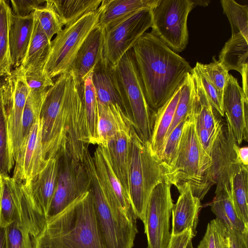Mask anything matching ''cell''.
Segmentation results:
<instances>
[{"label": "cell", "mask_w": 248, "mask_h": 248, "mask_svg": "<svg viewBox=\"0 0 248 248\" xmlns=\"http://www.w3.org/2000/svg\"><path fill=\"white\" fill-rule=\"evenodd\" d=\"M39 122L46 161L65 154L82 162L90 141L79 87L71 71L59 76L46 92Z\"/></svg>", "instance_id": "1"}, {"label": "cell", "mask_w": 248, "mask_h": 248, "mask_svg": "<svg viewBox=\"0 0 248 248\" xmlns=\"http://www.w3.org/2000/svg\"><path fill=\"white\" fill-rule=\"evenodd\" d=\"M147 103L154 111L164 105L192 68L152 32H145L132 47Z\"/></svg>", "instance_id": "2"}, {"label": "cell", "mask_w": 248, "mask_h": 248, "mask_svg": "<svg viewBox=\"0 0 248 248\" xmlns=\"http://www.w3.org/2000/svg\"><path fill=\"white\" fill-rule=\"evenodd\" d=\"M31 239L33 248H106L90 190L48 219Z\"/></svg>", "instance_id": "3"}, {"label": "cell", "mask_w": 248, "mask_h": 248, "mask_svg": "<svg viewBox=\"0 0 248 248\" xmlns=\"http://www.w3.org/2000/svg\"><path fill=\"white\" fill-rule=\"evenodd\" d=\"M213 165L211 156L199 142L190 113L184 124L175 155L168 165L163 166L165 179L179 193L188 185L193 195L201 201L216 184Z\"/></svg>", "instance_id": "4"}, {"label": "cell", "mask_w": 248, "mask_h": 248, "mask_svg": "<svg viewBox=\"0 0 248 248\" xmlns=\"http://www.w3.org/2000/svg\"><path fill=\"white\" fill-rule=\"evenodd\" d=\"M162 163L133 127L130 138L129 197L137 218L143 223L151 192L166 180Z\"/></svg>", "instance_id": "5"}, {"label": "cell", "mask_w": 248, "mask_h": 248, "mask_svg": "<svg viewBox=\"0 0 248 248\" xmlns=\"http://www.w3.org/2000/svg\"><path fill=\"white\" fill-rule=\"evenodd\" d=\"M114 69L125 114L140 138L149 143L155 112L147 103L132 48L123 56Z\"/></svg>", "instance_id": "6"}, {"label": "cell", "mask_w": 248, "mask_h": 248, "mask_svg": "<svg viewBox=\"0 0 248 248\" xmlns=\"http://www.w3.org/2000/svg\"><path fill=\"white\" fill-rule=\"evenodd\" d=\"M90 179L96 217L106 248H133L138 232L137 223L123 220L112 212L88 149L82 161Z\"/></svg>", "instance_id": "7"}, {"label": "cell", "mask_w": 248, "mask_h": 248, "mask_svg": "<svg viewBox=\"0 0 248 248\" xmlns=\"http://www.w3.org/2000/svg\"><path fill=\"white\" fill-rule=\"evenodd\" d=\"M99 7L87 13L72 24L65 27L51 41L50 49L43 73L48 78L70 71L76 56L90 32L97 25Z\"/></svg>", "instance_id": "8"}, {"label": "cell", "mask_w": 248, "mask_h": 248, "mask_svg": "<svg viewBox=\"0 0 248 248\" xmlns=\"http://www.w3.org/2000/svg\"><path fill=\"white\" fill-rule=\"evenodd\" d=\"M152 10L145 8L134 12L104 29L103 58L112 67L115 68L123 56L152 27Z\"/></svg>", "instance_id": "9"}, {"label": "cell", "mask_w": 248, "mask_h": 248, "mask_svg": "<svg viewBox=\"0 0 248 248\" xmlns=\"http://www.w3.org/2000/svg\"><path fill=\"white\" fill-rule=\"evenodd\" d=\"M194 0H161L153 9L151 32L174 52H181L188 40L187 17Z\"/></svg>", "instance_id": "10"}, {"label": "cell", "mask_w": 248, "mask_h": 248, "mask_svg": "<svg viewBox=\"0 0 248 248\" xmlns=\"http://www.w3.org/2000/svg\"><path fill=\"white\" fill-rule=\"evenodd\" d=\"M0 81L7 119L10 144L15 163L22 143V118L30 89L21 66Z\"/></svg>", "instance_id": "11"}, {"label": "cell", "mask_w": 248, "mask_h": 248, "mask_svg": "<svg viewBox=\"0 0 248 248\" xmlns=\"http://www.w3.org/2000/svg\"><path fill=\"white\" fill-rule=\"evenodd\" d=\"M171 185L167 180L153 189L148 201L143 223L147 248H168L171 238L170 220L173 203Z\"/></svg>", "instance_id": "12"}, {"label": "cell", "mask_w": 248, "mask_h": 248, "mask_svg": "<svg viewBox=\"0 0 248 248\" xmlns=\"http://www.w3.org/2000/svg\"><path fill=\"white\" fill-rule=\"evenodd\" d=\"M90 186V179L82 162L65 154L59 157L57 185L47 220L89 191Z\"/></svg>", "instance_id": "13"}, {"label": "cell", "mask_w": 248, "mask_h": 248, "mask_svg": "<svg viewBox=\"0 0 248 248\" xmlns=\"http://www.w3.org/2000/svg\"><path fill=\"white\" fill-rule=\"evenodd\" d=\"M93 158L112 212L123 220L137 223V217L130 197L112 168L106 148L97 146Z\"/></svg>", "instance_id": "14"}, {"label": "cell", "mask_w": 248, "mask_h": 248, "mask_svg": "<svg viewBox=\"0 0 248 248\" xmlns=\"http://www.w3.org/2000/svg\"><path fill=\"white\" fill-rule=\"evenodd\" d=\"M223 108L237 145L248 138V97L244 94L238 81L232 75L224 88Z\"/></svg>", "instance_id": "15"}, {"label": "cell", "mask_w": 248, "mask_h": 248, "mask_svg": "<svg viewBox=\"0 0 248 248\" xmlns=\"http://www.w3.org/2000/svg\"><path fill=\"white\" fill-rule=\"evenodd\" d=\"M47 161L43 155L42 131L39 120L33 125L28 136L21 144L15 163L13 178L16 181L28 183L44 168Z\"/></svg>", "instance_id": "16"}, {"label": "cell", "mask_w": 248, "mask_h": 248, "mask_svg": "<svg viewBox=\"0 0 248 248\" xmlns=\"http://www.w3.org/2000/svg\"><path fill=\"white\" fill-rule=\"evenodd\" d=\"M104 29L96 26L78 50L70 71L80 87L87 76L103 59Z\"/></svg>", "instance_id": "17"}, {"label": "cell", "mask_w": 248, "mask_h": 248, "mask_svg": "<svg viewBox=\"0 0 248 248\" xmlns=\"http://www.w3.org/2000/svg\"><path fill=\"white\" fill-rule=\"evenodd\" d=\"M133 127L132 123H129L104 147L115 174L129 196L130 138Z\"/></svg>", "instance_id": "18"}, {"label": "cell", "mask_w": 248, "mask_h": 248, "mask_svg": "<svg viewBox=\"0 0 248 248\" xmlns=\"http://www.w3.org/2000/svg\"><path fill=\"white\" fill-rule=\"evenodd\" d=\"M202 208L201 200L194 196L189 186L186 185L172 208L171 235L182 233L190 229L193 237L197 233L199 214Z\"/></svg>", "instance_id": "19"}, {"label": "cell", "mask_w": 248, "mask_h": 248, "mask_svg": "<svg viewBox=\"0 0 248 248\" xmlns=\"http://www.w3.org/2000/svg\"><path fill=\"white\" fill-rule=\"evenodd\" d=\"M34 25L33 13L24 17L9 16V46L12 66L21 65L26 56L32 36Z\"/></svg>", "instance_id": "20"}, {"label": "cell", "mask_w": 248, "mask_h": 248, "mask_svg": "<svg viewBox=\"0 0 248 248\" xmlns=\"http://www.w3.org/2000/svg\"><path fill=\"white\" fill-rule=\"evenodd\" d=\"M232 177L226 176L218 179L215 196L209 204L211 210L228 229H234L244 232H248L247 226L238 216L231 196Z\"/></svg>", "instance_id": "21"}, {"label": "cell", "mask_w": 248, "mask_h": 248, "mask_svg": "<svg viewBox=\"0 0 248 248\" xmlns=\"http://www.w3.org/2000/svg\"><path fill=\"white\" fill-rule=\"evenodd\" d=\"M92 78L98 104H118L124 113L114 68L103 59L93 69Z\"/></svg>", "instance_id": "22"}, {"label": "cell", "mask_w": 248, "mask_h": 248, "mask_svg": "<svg viewBox=\"0 0 248 248\" xmlns=\"http://www.w3.org/2000/svg\"><path fill=\"white\" fill-rule=\"evenodd\" d=\"M182 83L166 103L154 113L152 134L149 144L152 152L158 158L162 153L167 134L173 120L180 97Z\"/></svg>", "instance_id": "23"}, {"label": "cell", "mask_w": 248, "mask_h": 248, "mask_svg": "<svg viewBox=\"0 0 248 248\" xmlns=\"http://www.w3.org/2000/svg\"><path fill=\"white\" fill-rule=\"evenodd\" d=\"M98 111L97 145L105 147L122 128L131 122L116 104L108 106L98 104Z\"/></svg>", "instance_id": "24"}, {"label": "cell", "mask_w": 248, "mask_h": 248, "mask_svg": "<svg viewBox=\"0 0 248 248\" xmlns=\"http://www.w3.org/2000/svg\"><path fill=\"white\" fill-rule=\"evenodd\" d=\"M161 0H103L99 6L97 26L103 29L134 12L145 8L153 10Z\"/></svg>", "instance_id": "25"}, {"label": "cell", "mask_w": 248, "mask_h": 248, "mask_svg": "<svg viewBox=\"0 0 248 248\" xmlns=\"http://www.w3.org/2000/svg\"><path fill=\"white\" fill-rule=\"evenodd\" d=\"M50 45L51 41L48 39L38 20L34 17L32 36L26 56L20 65L24 72H43Z\"/></svg>", "instance_id": "26"}, {"label": "cell", "mask_w": 248, "mask_h": 248, "mask_svg": "<svg viewBox=\"0 0 248 248\" xmlns=\"http://www.w3.org/2000/svg\"><path fill=\"white\" fill-rule=\"evenodd\" d=\"M248 41L240 33L225 43L218 55V61L228 71L234 70L241 74L248 67Z\"/></svg>", "instance_id": "27"}, {"label": "cell", "mask_w": 248, "mask_h": 248, "mask_svg": "<svg viewBox=\"0 0 248 248\" xmlns=\"http://www.w3.org/2000/svg\"><path fill=\"white\" fill-rule=\"evenodd\" d=\"M102 0H49L46 3L58 15L62 26H68L84 15L95 11Z\"/></svg>", "instance_id": "28"}, {"label": "cell", "mask_w": 248, "mask_h": 248, "mask_svg": "<svg viewBox=\"0 0 248 248\" xmlns=\"http://www.w3.org/2000/svg\"><path fill=\"white\" fill-rule=\"evenodd\" d=\"M92 72L85 78L79 90L86 114L90 144L94 145L97 143L99 111L97 98L92 82Z\"/></svg>", "instance_id": "29"}, {"label": "cell", "mask_w": 248, "mask_h": 248, "mask_svg": "<svg viewBox=\"0 0 248 248\" xmlns=\"http://www.w3.org/2000/svg\"><path fill=\"white\" fill-rule=\"evenodd\" d=\"M248 167L243 166L231 180V196L235 211L248 226Z\"/></svg>", "instance_id": "30"}, {"label": "cell", "mask_w": 248, "mask_h": 248, "mask_svg": "<svg viewBox=\"0 0 248 248\" xmlns=\"http://www.w3.org/2000/svg\"><path fill=\"white\" fill-rule=\"evenodd\" d=\"M17 218L19 216L16 201L15 180L9 175L0 176V227L6 228Z\"/></svg>", "instance_id": "31"}, {"label": "cell", "mask_w": 248, "mask_h": 248, "mask_svg": "<svg viewBox=\"0 0 248 248\" xmlns=\"http://www.w3.org/2000/svg\"><path fill=\"white\" fill-rule=\"evenodd\" d=\"M11 11L8 1L0 0V77L6 76L11 72L9 46V22Z\"/></svg>", "instance_id": "32"}, {"label": "cell", "mask_w": 248, "mask_h": 248, "mask_svg": "<svg viewBox=\"0 0 248 248\" xmlns=\"http://www.w3.org/2000/svg\"><path fill=\"white\" fill-rule=\"evenodd\" d=\"M14 164L10 148L7 119L0 84V176L9 175Z\"/></svg>", "instance_id": "33"}, {"label": "cell", "mask_w": 248, "mask_h": 248, "mask_svg": "<svg viewBox=\"0 0 248 248\" xmlns=\"http://www.w3.org/2000/svg\"><path fill=\"white\" fill-rule=\"evenodd\" d=\"M220 3L229 21L232 35L240 33L248 41V6L234 0H221Z\"/></svg>", "instance_id": "34"}, {"label": "cell", "mask_w": 248, "mask_h": 248, "mask_svg": "<svg viewBox=\"0 0 248 248\" xmlns=\"http://www.w3.org/2000/svg\"><path fill=\"white\" fill-rule=\"evenodd\" d=\"M194 92V83L193 76L192 73H188L182 83L180 97L166 140L178 124L187 118L190 114L192 107Z\"/></svg>", "instance_id": "35"}, {"label": "cell", "mask_w": 248, "mask_h": 248, "mask_svg": "<svg viewBox=\"0 0 248 248\" xmlns=\"http://www.w3.org/2000/svg\"><path fill=\"white\" fill-rule=\"evenodd\" d=\"M46 93L30 92L22 114V143L28 136L33 125L39 120L41 106Z\"/></svg>", "instance_id": "36"}, {"label": "cell", "mask_w": 248, "mask_h": 248, "mask_svg": "<svg viewBox=\"0 0 248 248\" xmlns=\"http://www.w3.org/2000/svg\"><path fill=\"white\" fill-rule=\"evenodd\" d=\"M33 16L50 41L54 35L62 30L63 26L58 15L46 2L44 5L35 10Z\"/></svg>", "instance_id": "37"}, {"label": "cell", "mask_w": 248, "mask_h": 248, "mask_svg": "<svg viewBox=\"0 0 248 248\" xmlns=\"http://www.w3.org/2000/svg\"><path fill=\"white\" fill-rule=\"evenodd\" d=\"M196 64L213 85L223 93L230 74L223 65L215 57H213V61L209 64L197 62Z\"/></svg>", "instance_id": "38"}, {"label": "cell", "mask_w": 248, "mask_h": 248, "mask_svg": "<svg viewBox=\"0 0 248 248\" xmlns=\"http://www.w3.org/2000/svg\"><path fill=\"white\" fill-rule=\"evenodd\" d=\"M192 72L200 81L215 111L221 116H224L222 104L223 93L213 85L197 64L192 68Z\"/></svg>", "instance_id": "39"}, {"label": "cell", "mask_w": 248, "mask_h": 248, "mask_svg": "<svg viewBox=\"0 0 248 248\" xmlns=\"http://www.w3.org/2000/svg\"><path fill=\"white\" fill-rule=\"evenodd\" d=\"M7 248H33L31 237L19 218L6 227Z\"/></svg>", "instance_id": "40"}, {"label": "cell", "mask_w": 248, "mask_h": 248, "mask_svg": "<svg viewBox=\"0 0 248 248\" xmlns=\"http://www.w3.org/2000/svg\"><path fill=\"white\" fill-rule=\"evenodd\" d=\"M187 118L178 124L165 140L162 153L159 157L163 167L168 165L170 162L177 152L183 128Z\"/></svg>", "instance_id": "41"}, {"label": "cell", "mask_w": 248, "mask_h": 248, "mask_svg": "<svg viewBox=\"0 0 248 248\" xmlns=\"http://www.w3.org/2000/svg\"><path fill=\"white\" fill-rule=\"evenodd\" d=\"M24 74L30 91L46 92L54 83L43 72H24Z\"/></svg>", "instance_id": "42"}, {"label": "cell", "mask_w": 248, "mask_h": 248, "mask_svg": "<svg viewBox=\"0 0 248 248\" xmlns=\"http://www.w3.org/2000/svg\"><path fill=\"white\" fill-rule=\"evenodd\" d=\"M44 0H12V13L18 16L24 17L32 13L39 7L45 4Z\"/></svg>", "instance_id": "43"}, {"label": "cell", "mask_w": 248, "mask_h": 248, "mask_svg": "<svg viewBox=\"0 0 248 248\" xmlns=\"http://www.w3.org/2000/svg\"><path fill=\"white\" fill-rule=\"evenodd\" d=\"M230 248H248V232L228 229Z\"/></svg>", "instance_id": "44"}, {"label": "cell", "mask_w": 248, "mask_h": 248, "mask_svg": "<svg viewBox=\"0 0 248 248\" xmlns=\"http://www.w3.org/2000/svg\"><path fill=\"white\" fill-rule=\"evenodd\" d=\"M214 220L216 228V248H230L227 228L217 218Z\"/></svg>", "instance_id": "45"}, {"label": "cell", "mask_w": 248, "mask_h": 248, "mask_svg": "<svg viewBox=\"0 0 248 248\" xmlns=\"http://www.w3.org/2000/svg\"><path fill=\"white\" fill-rule=\"evenodd\" d=\"M197 248H216V228L214 219L208 224L204 235Z\"/></svg>", "instance_id": "46"}, {"label": "cell", "mask_w": 248, "mask_h": 248, "mask_svg": "<svg viewBox=\"0 0 248 248\" xmlns=\"http://www.w3.org/2000/svg\"><path fill=\"white\" fill-rule=\"evenodd\" d=\"M194 237L190 229L182 233L171 235L168 248H186L187 243Z\"/></svg>", "instance_id": "47"}, {"label": "cell", "mask_w": 248, "mask_h": 248, "mask_svg": "<svg viewBox=\"0 0 248 248\" xmlns=\"http://www.w3.org/2000/svg\"><path fill=\"white\" fill-rule=\"evenodd\" d=\"M237 157L241 163L248 167V147L247 146L239 147L237 150Z\"/></svg>", "instance_id": "48"}, {"label": "cell", "mask_w": 248, "mask_h": 248, "mask_svg": "<svg viewBox=\"0 0 248 248\" xmlns=\"http://www.w3.org/2000/svg\"><path fill=\"white\" fill-rule=\"evenodd\" d=\"M248 67L245 68L241 74L242 80V90L245 96L248 97Z\"/></svg>", "instance_id": "49"}, {"label": "cell", "mask_w": 248, "mask_h": 248, "mask_svg": "<svg viewBox=\"0 0 248 248\" xmlns=\"http://www.w3.org/2000/svg\"><path fill=\"white\" fill-rule=\"evenodd\" d=\"M0 248H7L6 228L0 227Z\"/></svg>", "instance_id": "50"}, {"label": "cell", "mask_w": 248, "mask_h": 248, "mask_svg": "<svg viewBox=\"0 0 248 248\" xmlns=\"http://www.w3.org/2000/svg\"><path fill=\"white\" fill-rule=\"evenodd\" d=\"M186 248H193L192 240H190L187 244Z\"/></svg>", "instance_id": "51"}]
</instances>
